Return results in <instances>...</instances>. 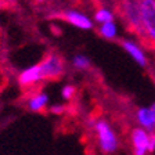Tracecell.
<instances>
[{"label":"cell","mask_w":155,"mask_h":155,"mask_svg":"<svg viewBox=\"0 0 155 155\" xmlns=\"http://www.w3.org/2000/svg\"><path fill=\"white\" fill-rule=\"evenodd\" d=\"M93 129L97 136V143L100 147L101 152L104 154H114L118 150L119 140L116 136L112 126L104 119H97L93 123Z\"/></svg>","instance_id":"6da1fadb"},{"label":"cell","mask_w":155,"mask_h":155,"mask_svg":"<svg viewBox=\"0 0 155 155\" xmlns=\"http://www.w3.org/2000/svg\"><path fill=\"white\" fill-rule=\"evenodd\" d=\"M119 13L130 31L144 40V32L141 25V11L139 0H125L119 3Z\"/></svg>","instance_id":"7a4b0ae2"},{"label":"cell","mask_w":155,"mask_h":155,"mask_svg":"<svg viewBox=\"0 0 155 155\" xmlns=\"http://www.w3.org/2000/svg\"><path fill=\"white\" fill-rule=\"evenodd\" d=\"M43 81H57L65 74V61L57 53H48L39 62Z\"/></svg>","instance_id":"3957f363"},{"label":"cell","mask_w":155,"mask_h":155,"mask_svg":"<svg viewBox=\"0 0 155 155\" xmlns=\"http://www.w3.org/2000/svg\"><path fill=\"white\" fill-rule=\"evenodd\" d=\"M144 40L155 46V0H139Z\"/></svg>","instance_id":"277c9868"},{"label":"cell","mask_w":155,"mask_h":155,"mask_svg":"<svg viewBox=\"0 0 155 155\" xmlns=\"http://www.w3.org/2000/svg\"><path fill=\"white\" fill-rule=\"evenodd\" d=\"M61 17L68 24H71L72 26H75V28H78V29H82V31H90L94 26L93 19L87 15V14L79 11V10L65 8L64 11H62Z\"/></svg>","instance_id":"5b68a950"},{"label":"cell","mask_w":155,"mask_h":155,"mask_svg":"<svg viewBox=\"0 0 155 155\" xmlns=\"http://www.w3.org/2000/svg\"><path fill=\"white\" fill-rule=\"evenodd\" d=\"M40 82H43V76L42 72H40V68H39V64L25 68L18 75V83L21 87H26V89L33 87L36 84H39Z\"/></svg>","instance_id":"8992f818"},{"label":"cell","mask_w":155,"mask_h":155,"mask_svg":"<svg viewBox=\"0 0 155 155\" xmlns=\"http://www.w3.org/2000/svg\"><path fill=\"white\" fill-rule=\"evenodd\" d=\"M130 140H132V145H133V155L148 154L150 133H147L145 130L140 129V127H136V129L132 130Z\"/></svg>","instance_id":"52a82bcc"},{"label":"cell","mask_w":155,"mask_h":155,"mask_svg":"<svg viewBox=\"0 0 155 155\" xmlns=\"http://www.w3.org/2000/svg\"><path fill=\"white\" fill-rule=\"evenodd\" d=\"M136 120L140 129L147 133H155V114L150 107H141L136 111Z\"/></svg>","instance_id":"ba28073f"},{"label":"cell","mask_w":155,"mask_h":155,"mask_svg":"<svg viewBox=\"0 0 155 155\" xmlns=\"http://www.w3.org/2000/svg\"><path fill=\"white\" fill-rule=\"evenodd\" d=\"M48 94L45 91H33L26 98V108L31 112H42L48 108Z\"/></svg>","instance_id":"9c48e42d"},{"label":"cell","mask_w":155,"mask_h":155,"mask_svg":"<svg viewBox=\"0 0 155 155\" xmlns=\"http://www.w3.org/2000/svg\"><path fill=\"white\" fill-rule=\"evenodd\" d=\"M122 47H123V50L130 55V58H132L133 61L137 62L140 67H145V65H147V62H148L147 55H145L144 50H143L136 42L126 39V40L122 42Z\"/></svg>","instance_id":"30bf717a"},{"label":"cell","mask_w":155,"mask_h":155,"mask_svg":"<svg viewBox=\"0 0 155 155\" xmlns=\"http://www.w3.org/2000/svg\"><path fill=\"white\" fill-rule=\"evenodd\" d=\"M91 19H93V22H97L98 25H101V24H107V22L115 21V14H114V11L110 10L108 7L101 6V7H97V10L94 11L93 18Z\"/></svg>","instance_id":"8fae6325"},{"label":"cell","mask_w":155,"mask_h":155,"mask_svg":"<svg viewBox=\"0 0 155 155\" xmlns=\"http://www.w3.org/2000/svg\"><path fill=\"white\" fill-rule=\"evenodd\" d=\"M98 33H100L104 39L112 40V39H115L116 35H118V25H116L115 21L101 24V25H98Z\"/></svg>","instance_id":"7c38bea8"},{"label":"cell","mask_w":155,"mask_h":155,"mask_svg":"<svg viewBox=\"0 0 155 155\" xmlns=\"http://www.w3.org/2000/svg\"><path fill=\"white\" fill-rule=\"evenodd\" d=\"M71 65L76 71H86L90 68V60L84 54H75L71 60Z\"/></svg>","instance_id":"4fadbf2b"},{"label":"cell","mask_w":155,"mask_h":155,"mask_svg":"<svg viewBox=\"0 0 155 155\" xmlns=\"http://www.w3.org/2000/svg\"><path fill=\"white\" fill-rule=\"evenodd\" d=\"M75 94H76V87H75L74 84H65V86H62V89H61V98L64 101L72 100V98L75 97Z\"/></svg>","instance_id":"5bb4252c"},{"label":"cell","mask_w":155,"mask_h":155,"mask_svg":"<svg viewBox=\"0 0 155 155\" xmlns=\"http://www.w3.org/2000/svg\"><path fill=\"white\" fill-rule=\"evenodd\" d=\"M47 110L50 111V114H53V115H61V114H64L65 111H67V107H65L64 104H54V105L48 107Z\"/></svg>","instance_id":"9a60e30c"},{"label":"cell","mask_w":155,"mask_h":155,"mask_svg":"<svg viewBox=\"0 0 155 155\" xmlns=\"http://www.w3.org/2000/svg\"><path fill=\"white\" fill-rule=\"evenodd\" d=\"M155 151V133H150V140H148V152Z\"/></svg>","instance_id":"2e32d148"},{"label":"cell","mask_w":155,"mask_h":155,"mask_svg":"<svg viewBox=\"0 0 155 155\" xmlns=\"http://www.w3.org/2000/svg\"><path fill=\"white\" fill-rule=\"evenodd\" d=\"M150 108H151V110H152V111H154V114H155V103H154V104H152V105H151V107H150Z\"/></svg>","instance_id":"e0dca14e"},{"label":"cell","mask_w":155,"mask_h":155,"mask_svg":"<svg viewBox=\"0 0 155 155\" xmlns=\"http://www.w3.org/2000/svg\"><path fill=\"white\" fill-rule=\"evenodd\" d=\"M0 33H2V28H0Z\"/></svg>","instance_id":"ac0fdd59"}]
</instances>
